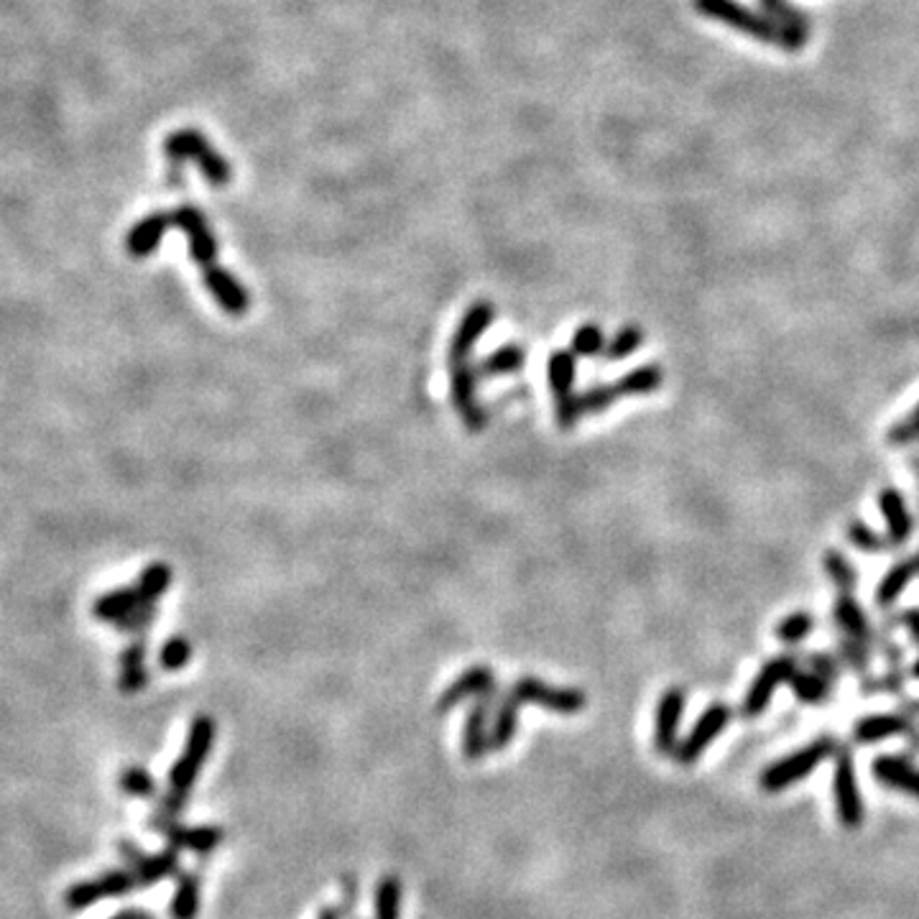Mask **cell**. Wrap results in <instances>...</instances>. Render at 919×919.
<instances>
[{
  "mask_svg": "<svg viewBox=\"0 0 919 919\" xmlns=\"http://www.w3.org/2000/svg\"><path fill=\"white\" fill-rule=\"evenodd\" d=\"M692 6L702 15H708V19L720 21L728 29L741 31V34L761 41V44L780 46L784 52H800L807 44L810 29L786 27V23L769 19L766 13L751 11L741 0H692Z\"/></svg>",
  "mask_w": 919,
  "mask_h": 919,
  "instance_id": "cell-1",
  "label": "cell"
},
{
  "mask_svg": "<svg viewBox=\"0 0 919 919\" xmlns=\"http://www.w3.org/2000/svg\"><path fill=\"white\" fill-rule=\"evenodd\" d=\"M164 154L169 156L171 164H181V167H185L187 161H195V167L202 171V177L210 181L215 189L228 187L230 177H233L230 161L226 156L215 152L210 140L195 128H179L169 134L167 140H164Z\"/></svg>",
  "mask_w": 919,
  "mask_h": 919,
  "instance_id": "cell-2",
  "label": "cell"
},
{
  "mask_svg": "<svg viewBox=\"0 0 919 919\" xmlns=\"http://www.w3.org/2000/svg\"><path fill=\"white\" fill-rule=\"evenodd\" d=\"M215 733H218V725L210 716H197L189 725L187 746L177 759V764L171 766L169 774V792L179 794V797H189V790H192L197 776H200V769L205 766L207 756H210Z\"/></svg>",
  "mask_w": 919,
  "mask_h": 919,
  "instance_id": "cell-3",
  "label": "cell"
},
{
  "mask_svg": "<svg viewBox=\"0 0 919 919\" xmlns=\"http://www.w3.org/2000/svg\"><path fill=\"white\" fill-rule=\"evenodd\" d=\"M833 749H835V743L831 739H819L815 743H810V746H805L802 751L792 753V756H786L769 766L766 772L761 774V786H764L766 792L786 790V786L805 780L815 766L823 764V761L833 753Z\"/></svg>",
  "mask_w": 919,
  "mask_h": 919,
  "instance_id": "cell-4",
  "label": "cell"
},
{
  "mask_svg": "<svg viewBox=\"0 0 919 919\" xmlns=\"http://www.w3.org/2000/svg\"><path fill=\"white\" fill-rule=\"evenodd\" d=\"M511 692L516 695L519 702H532V706L554 710L560 716H575L587 708L583 690H575V687H552L536 680V677H519L513 682Z\"/></svg>",
  "mask_w": 919,
  "mask_h": 919,
  "instance_id": "cell-5",
  "label": "cell"
},
{
  "mask_svg": "<svg viewBox=\"0 0 919 919\" xmlns=\"http://www.w3.org/2000/svg\"><path fill=\"white\" fill-rule=\"evenodd\" d=\"M171 226L189 238V255L200 269L212 267L218 259V238L207 226V218L195 205H179L171 212Z\"/></svg>",
  "mask_w": 919,
  "mask_h": 919,
  "instance_id": "cell-6",
  "label": "cell"
},
{
  "mask_svg": "<svg viewBox=\"0 0 919 919\" xmlns=\"http://www.w3.org/2000/svg\"><path fill=\"white\" fill-rule=\"evenodd\" d=\"M478 370L470 363L450 366V396L468 432H480L485 427V411L478 404Z\"/></svg>",
  "mask_w": 919,
  "mask_h": 919,
  "instance_id": "cell-7",
  "label": "cell"
},
{
  "mask_svg": "<svg viewBox=\"0 0 919 919\" xmlns=\"http://www.w3.org/2000/svg\"><path fill=\"white\" fill-rule=\"evenodd\" d=\"M728 720H731V708L723 706V702L710 706L706 713L700 716L698 723L692 725L690 735H685V741L677 743V751H675L677 761L685 766L695 764V761L702 756V751H706L710 743H713L718 735L725 731Z\"/></svg>",
  "mask_w": 919,
  "mask_h": 919,
  "instance_id": "cell-8",
  "label": "cell"
},
{
  "mask_svg": "<svg viewBox=\"0 0 919 919\" xmlns=\"http://www.w3.org/2000/svg\"><path fill=\"white\" fill-rule=\"evenodd\" d=\"M493 320H495V310H493L491 302H476V304L468 306V312L462 314L460 325L452 335L450 366H458V363L470 361V355H473L478 341L485 335V330L491 327Z\"/></svg>",
  "mask_w": 919,
  "mask_h": 919,
  "instance_id": "cell-9",
  "label": "cell"
},
{
  "mask_svg": "<svg viewBox=\"0 0 919 919\" xmlns=\"http://www.w3.org/2000/svg\"><path fill=\"white\" fill-rule=\"evenodd\" d=\"M835 807H838V817L843 827L848 831H856V827L864 825V800H860V790L856 782V769H853V761L846 751L838 756V764H835Z\"/></svg>",
  "mask_w": 919,
  "mask_h": 919,
  "instance_id": "cell-10",
  "label": "cell"
},
{
  "mask_svg": "<svg viewBox=\"0 0 919 919\" xmlns=\"http://www.w3.org/2000/svg\"><path fill=\"white\" fill-rule=\"evenodd\" d=\"M794 672H797V665H794V659L790 657L772 659L769 665L761 667L756 680H753L749 687L746 700H743V713H746L749 718H756L764 713L769 702H772V695L776 692V687L790 685V677Z\"/></svg>",
  "mask_w": 919,
  "mask_h": 919,
  "instance_id": "cell-11",
  "label": "cell"
},
{
  "mask_svg": "<svg viewBox=\"0 0 919 919\" xmlns=\"http://www.w3.org/2000/svg\"><path fill=\"white\" fill-rule=\"evenodd\" d=\"M138 881L130 871H111L95 881L74 884L72 889L64 894V901H67L70 909H87L103 899L123 897V894L134 891Z\"/></svg>",
  "mask_w": 919,
  "mask_h": 919,
  "instance_id": "cell-12",
  "label": "cell"
},
{
  "mask_svg": "<svg viewBox=\"0 0 919 919\" xmlns=\"http://www.w3.org/2000/svg\"><path fill=\"white\" fill-rule=\"evenodd\" d=\"M495 692V675L493 669H488L483 665L478 667H470L462 672L458 680L450 682V687H445L440 698H437V713L445 716L450 713L460 706V702L466 700H480L485 698V695H493Z\"/></svg>",
  "mask_w": 919,
  "mask_h": 919,
  "instance_id": "cell-13",
  "label": "cell"
},
{
  "mask_svg": "<svg viewBox=\"0 0 919 919\" xmlns=\"http://www.w3.org/2000/svg\"><path fill=\"white\" fill-rule=\"evenodd\" d=\"M685 690L682 687H669V690L659 698L657 720H654V749L659 753L677 751V733H680V723L685 716Z\"/></svg>",
  "mask_w": 919,
  "mask_h": 919,
  "instance_id": "cell-14",
  "label": "cell"
},
{
  "mask_svg": "<svg viewBox=\"0 0 919 919\" xmlns=\"http://www.w3.org/2000/svg\"><path fill=\"white\" fill-rule=\"evenodd\" d=\"M121 853H123V858L128 860V868H130V874L136 876L138 886L159 884L161 879H167V876L179 871V856L174 848L148 856V853H140L134 843L123 840Z\"/></svg>",
  "mask_w": 919,
  "mask_h": 919,
  "instance_id": "cell-15",
  "label": "cell"
},
{
  "mask_svg": "<svg viewBox=\"0 0 919 919\" xmlns=\"http://www.w3.org/2000/svg\"><path fill=\"white\" fill-rule=\"evenodd\" d=\"M152 827L154 831H159L164 838H169L174 848H187L195 853H210L220 846L222 838H226V833H222L220 827H212V825L185 827V825H179L177 819L161 817V815L152 817Z\"/></svg>",
  "mask_w": 919,
  "mask_h": 919,
  "instance_id": "cell-16",
  "label": "cell"
},
{
  "mask_svg": "<svg viewBox=\"0 0 919 919\" xmlns=\"http://www.w3.org/2000/svg\"><path fill=\"white\" fill-rule=\"evenodd\" d=\"M202 281H205V289L212 294V300L220 304V310L230 314V317H243L248 312V306H251V294H248V289L240 284V281L233 276V273L220 269V267H207L202 269Z\"/></svg>",
  "mask_w": 919,
  "mask_h": 919,
  "instance_id": "cell-17",
  "label": "cell"
},
{
  "mask_svg": "<svg viewBox=\"0 0 919 919\" xmlns=\"http://www.w3.org/2000/svg\"><path fill=\"white\" fill-rule=\"evenodd\" d=\"M493 695L476 700V706L468 710L466 723H462V756L466 761H480L491 751V731H488V720H491Z\"/></svg>",
  "mask_w": 919,
  "mask_h": 919,
  "instance_id": "cell-18",
  "label": "cell"
},
{
  "mask_svg": "<svg viewBox=\"0 0 919 919\" xmlns=\"http://www.w3.org/2000/svg\"><path fill=\"white\" fill-rule=\"evenodd\" d=\"M171 226V212H152L146 215L144 220H138L134 228L128 230L126 236V251L134 255V259H146L152 255L156 248H159L161 238L167 236Z\"/></svg>",
  "mask_w": 919,
  "mask_h": 919,
  "instance_id": "cell-19",
  "label": "cell"
},
{
  "mask_svg": "<svg viewBox=\"0 0 919 919\" xmlns=\"http://www.w3.org/2000/svg\"><path fill=\"white\" fill-rule=\"evenodd\" d=\"M879 509L886 519V542L901 546L912 536V516L897 488H884L879 493Z\"/></svg>",
  "mask_w": 919,
  "mask_h": 919,
  "instance_id": "cell-20",
  "label": "cell"
},
{
  "mask_svg": "<svg viewBox=\"0 0 919 919\" xmlns=\"http://www.w3.org/2000/svg\"><path fill=\"white\" fill-rule=\"evenodd\" d=\"M874 780L881 782L891 790L912 794L919 800V769L909 764L907 759L901 756H879L874 761Z\"/></svg>",
  "mask_w": 919,
  "mask_h": 919,
  "instance_id": "cell-21",
  "label": "cell"
},
{
  "mask_svg": "<svg viewBox=\"0 0 919 919\" xmlns=\"http://www.w3.org/2000/svg\"><path fill=\"white\" fill-rule=\"evenodd\" d=\"M519 706L521 702L516 700V695H513L511 690L507 695H501V702H499V708H495L493 725H491V751H503L507 746H511L513 739H516Z\"/></svg>",
  "mask_w": 919,
  "mask_h": 919,
  "instance_id": "cell-22",
  "label": "cell"
},
{
  "mask_svg": "<svg viewBox=\"0 0 919 919\" xmlns=\"http://www.w3.org/2000/svg\"><path fill=\"white\" fill-rule=\"evenodd\" d=\"M524 363H526L524 347H521L519 343H507V345L495 347L491 355H485V358L476 366V370L480 378H495V376L516 374V370L524 368Z\"/></svg>",
  "mask_w": 919,
  "mask_h": 919,
  "instance_id": "cell-23",
  "label": "cell"
},
{
  "mask_svg": "<svg viewBox=\"0 0 919 919\" xmlns=\"http://www.w3.org/2000/svg\"><path fill=\"white\" fill-rule=\"evenodd\" d=\"M909 723L901 716H891V713L868 716L864 720H858L856 728H853V739H856L858 743H876V741L891 739V735L905 733Z\"/></svg>",
  "mask_w": 919,
  "mask_h": 919,
  "instance_id": "cell-24",
  "label": "cell"
},
{
  "mask_svg": "<svg viewBox=\"0 0 919 919\" xmlns=\"http://www.w3.org/2000/svg\"><path fill=\"white\" fill-rule=\"evenodd\" d=\"M577 378V355L573 351H557L546 361V380L554 396L573 394Z\"/></svg>",
  "mask_w": 919,
  "mask_h": 919,
  "instance_id": "cell-25",
  "label": "cell"
},
{
  "mask_svg": "<svg viewBox=\"0 0 919 919\" xmlns=\"http://www.w3.org/2000/svg\"><path fill=\"white\" fill-rule=\"evenodd\" d=\"M665 380V370L657 363H647V366H639L616 380V391L620 399L624 396H647L654 394Z\"/></svg>",
  "mask_w": 919,
  "mask_h": 919,
  "instance_id": "cell-26",
  "label": "cell"
},
{
  "mask_svg": "<svg viewBox=\"0 0 919 919\" xmlns=\"http://www.w3.org/2000/svg\"><path fill=\"white\" fill-rule=\"evenodd\" d=\"M835 624L848 634L850 641L866 644L871 639V628H868L866 613L850 598V593H843V598L835 603Z\"/></svg>",
  "mask_w": 919,
  "mask_h": 919,
  "instance_id": "cell-27",
  "label": "cell"
},
{
  "mask_svg": "<svg viewBox=\"0 0 919 919\" xmlns=\"http://www.w3.org/2000/svg\"><path fill=\"white\" fill-rule=\"evenodd\" d=\"M140 603L136 587H118V591H111L101 595L93 606V616L97 620H107V624H118V620L126 616V613L134 610Z\"/></svg>",
  "mask_w": 919,
  "mask_h": 919,
  "instance_id": "cell-28",
  "label": "cell"
},
{
  "mask_svg": "<svg viewBox=\"0 0 919 919\" xmlns=\"http://www.w3.org/2000/svg\"><path fill=\"white\" fill-rule=\"evenodd\" d=\"M200 912V876L195 871H187L179 876L177 891H174L171 901V917L174 919H195Z\"/></svg>",
  "mask_w": 919,
  "mask_h": 919,
  "instance_id": "cell-29",
  "label": "cell"
},
{
  "mask_svg": "<svg viewBox=\"0 0 919 919\" xmlns=\"http://www.w3.org/2000/svg\"><path fill=\"white\" fill-rule=\"evenodd\" d=\"M915 575H917V562L915 560H907V562H899V565H894L889 573L884 575L879 587H876V603H879V606H891V603L899 601V595L907 591V585L912 583Z\"/></svg>",
  "mask_w": 919,
  "mask_h": 919,
  "instance_id": "cell-30",
  "label": "cell"
},
{
  "mask_svg": "<svg viewBox=\"0 0 919 919\" xmlns=\"http://www.w3.org/2000/svg\"><path fill=\"white\" fill-rule=\"evenodd\" d=\"M401 879L396 874L380 876L376 886V899H374V915L376 919H401Z\"/></svg>",
  "mask_w": 919,
  "mask_h": 919,
  "instance_id": "cell-31",
  "label": "cell"
},
{
  "mask_svg": "<svg viewBox=\"0 0 919 919\" xmlns=\"http://www.w3.org/2000/svg\"><path fill=\"white\" fill-rule=\"evenodd\" d=\"M171 585V567L167 562H152V565L144 567V573L138 575L136 593L144 603H156L164 593L169 591Z\"/></svg>",
  "mask_w": 919,
  "mask_h": 919,
  "instance_id": "cell-32",
  "label": "cell"
},
{
  "mask_svg": "<svg viewBox=\"0 0 919 919\" xmlns=\"http://www.w3.org/2000/svg\"><path fill=\"white\" fill-rule=\"evenodd\" d=\"M790 687L802 702H810V706L825 702L827 695H831V680L817 672H800L797 669V672L790 677Z\"/></svg>",
  "mask_w": 919,
  "mask_h": 919,
  "instance_id": "cell-33",
  "label": "cell"
},
{
  "mask_svg": "<svg viewBox=\"0 0 919 919\" xmlns=\"http://www.w3.org/2000/svg\"><path fill=\"white\" fill-rule=\"evenodd\" d=\"M644 345V330L639 325H624L616 335L606 343V351H603V358L608 363H618L634 355Z\"/></svg>",
  "mask_w": 919,
  "mask_h": 919,
  "instance_id": "cell-34",
  "label": "cell"
},
{
  "mask_svg": "<svg viewBox=\"0 0 919 919\" xmlns=\"http://www.w3.org/2000/svg\"><path fill=\"white\" fill-rule=\"evenodd\" d=\"M570 351H573L577 358H595V355H603V351H606V335H603L601 325H595V322L579 325L573 335V343H570Z\"/></svg>",
  "mask_w": 919,
  "mask_h": 919,
  "instance_id": "cell-35",
  "label": "cell"
},
{
  "mask_svg": "<svg viewBox=\"0 0 919 919\" xmlns=\"http://www.w3.org/2000/svg\"><path fill=\"white\" fill-rule=\"evenodd\" d=\"M823 562H825V573H827V577H831L833 583L838 585V591H840V593H850L853 587H856V579H858L856 570H853L850 562H848L846 557H843L840 552L827 550Z\"/></svg>",
  "mask_w": 919,
  "mask_h": 919,
  "instance_id": "cell-36",
  "label": "cell"
},
{
  "mask_svg": "<svg viewBox=\"0 0 919 919\" xmlns=\"http://www.w3.org/2000/svg\"><path fill=\"white\" fill-rule=\"evenodd\" d=\"M813 626L815 620L810 613L805 610H797V613H790L780 626H776V639L784 641V644H800L805 641L810 634H813Z\"/></svg>",
  "mask_w": 919,
  "mask_h": 919,
  "instance_id": "cell-37",
  "label": "cell"
},
{
  "mask_svg": "<svg viewBox=\"0 0 919 919\" xmlns=\"http://www.w3.org/2000/svg\"><path fill=\"white\" fill-rule=\"evenodd\" d=\"M577 399H579V409H583V414H603L606 409H610L620 396L616 391V384H598V386H591L583 394H577Z\"/></svg>",
  "mask_w": 919,
  "mask_h": 919,
  "instance_id": "cell-38",
  "label": "cell"
},
{
  "mask_svg": "<svg viewBox=\"0 0 919 919\" xmlns=\"http://www.w3.org/2000/svg\"><path fill=\"white\" fill-rule=\"evenodd\" d=\"M118 786L128 794V797H136V800H152L156 794V784L152 780V774L140 766L126 769V772L121 774Z\"/></svg>",
  "mask_w": 919,
  "mask_h": 919,
  "instance_id": "cell-39",
  "label": "cell"
},
{
  "mask_svg": "<svg viewBox=\"0 0 919 919\" xmlns=\"http://www.w3.org/2000/svg\"><path fill=\"white\" fill-rule=\"evenodd\" d=\"M156 613H159V610H156V603L140 601L134 610L126 613V616H123L118 624H113V626L118 628L121 634H146L148 626H152L156 620Z\"/></svg>",
  "mask_w": 919,
  "mask_h": 919,
  "instance_id": "cell-40",
  "label": "cell"
},
{
  "mask_svg": "<svg viewBox=\"0 0 919 919\" xmlns=\"http://www.w3.org/2000/svg\"><path fill=\"white\" fill-rule=\"evenodd\" d=\"M189 659H192V644L181 636H174L167 644H164L159 651V665L167 669V672H177V669L187 667Z\"/></svg>",
  "mask_w": 919,
  "mask_h": 919,
  "instance_id": "cell-41",
  "label": "cell"
},
{
  "mask_svg": "<svg viewBox=\"0 0 919 919\" xmlns=\"http://www.w3.org/2000/svg\"><path fill=\"white\" fill-rule=\"evenodd\" d=\"M848 540L858 546V550H864V552H868V554H874V552H881L886 544V540H881L879 536V532H874L871 526L868 524H864V521H853V524L848 526Z\"/></svg>",
  "mask_w": 919,
  "mask_h": 919,
  "instance_id": "cell-42",
  "label": "cell"
},
{
  "mask_svg": "<svg viewBox=\"0 0 919 919\" xmlns=\"http://www.w3.org/2000/svg\"><path fill=\"white\" fill-rule=\"evenodd\" d=\"M579 417H585V414L583 409H579V399L575 391L567 396H557V404H554V419H557V425L562 429H575Z\"/></svg>",
  "mask_w": 919,
  "mask_h": 919,
  "instance_id": "cell-43",
  "label": "cell"
},
{
  "mask_svg": "<svg viewBox=\"0 0 919 919\" xmlns=\"http://www.w3.org/2000/svg\"><path fill=\"white\" fill-rule=\"evenodd\" d=\"M919 440V407L909 414L905 421H899L897 427H891L889 442L891 445H907Z\"/></svg>",
  "mask_w": 919,
  "mask_h": 919,
  "instance_id": "cell-44",
  "label": "cell"
},
{
  "mask_svg": "<svg viewBox=\"0 0 919 919\" xmlns=\"http://www.w3.org/2000/svg\"><path fill=\"white\" fill-rule=\"evenodd\" d=\"M146 685H148V669H146V665L144 667H134V669H121V680H118L121 692L134 695V692L144 690Z\"/></svg>",
  "mask_w": 919,
  "mask_h": 919,
  "instance_id": "cell-45",
  "label": "cell"
},
{
  "mask_svg": "<svg viewBox=\"0 0 919 919\" xmlns=\"http://www.w3.org/2000/svg\"><path fill=\"white\" fill-rule=\"evenodd\" d=\"M146 651H148V644L146 639H136L130 641L126 649L121 651V669H134V667H144L146 665Z\"/></svg>",
  "mask_w": 919,
  "mask_h": 919,
  "instance_id": "cell-46",
  "label": "cell"
},
{
  "mask_svg": "<svg viewBox=\"0 0 919 919\" xmlns=\"http://www.w3.org/2000/svg\"><path fill=\"white\" fill-rule=\"evenodd\" d=\"M355 899H358V881H355L353 876H345V881H343V907H341L343 917L355 912Z\"/></svg>",
  "mask_w": 919,
  "mask_h": 919,
  "instance_id": "cell-47",
  "label": "cell"
},
{
  "mask_svg": "<svg viewBox=\"0 0 919 919\" xmlns=\"http://www.w3.org/2000/svg\"><path fill=\"white\" fill-rule=\"evenodd\" d=\"M901 624H905L909 628V634H912V639L919 644V608L905 610V616H901Z\"/></svg>",
  "mask_w": 919,
  "mask_h": 919,
  "instance_id": "cell-48",
  "label": "cell"
},
{
  "mask_svg": "<svg viewBox=\"0 0 919 919\" xmlns=\"http://www.w3.org/2000/svg\"><path fill=\"white\" fill-rule=\"evenodd\" d=\"M813 665H815V672H817V675H823V677H827V680L833 682V677H835V665H833L831 659H827V657H817V659L813 661Z\"/></svg>",
  "mask_w": 919,
  "mask_h": 919,
  "instance_id": "cell-49",
  "label": "cell"
},
{
  "mask_svg": "<svg viewBox=\"0 0 919 919\" xmlns=\"http://www.w3.org/2000/svg\"><path fill=\"white\" fill-rule=\"evenodd\" d=\"M317 919H343V912H341V907H322Z\"/></svg>",
  "mask_w": 919,
  "mask_h": 919,
  "instance_id": "cell-50",
  "label": "cell"
},
{
  "mask_svg": "<svg viewBox=\"0 0 919 919\" xmlns=\"http://www.w3.org/2000/svg\"><path fill=\"white\" fill-rule=\"evenodd\" d=\"M138 917H140V912H136V909H126V912H118L111 919H138Z\"/></svg>",
  "mask_w": 919,
  "mask_h": 919,
  "instance_id": "cell-51",
  "label": "cell"
},
{
  "mask_svg": "<svg viewBox=\"0 0 919 919\" xmlns=\"http://www.w3.org/2000/svg\"><path fill=\"white\" fill-rule=\"evenodd\" d=\"M912 677H915V680H919V659L915 661V667H912Z\"/></svg>",
  "mask_w": 919,
  "mask_h": 919,
  "instance_id": "cell-52",
  "label": "cell"
},
{
  "mask_svg": "<svg viewBox=\"0 0 919 919\" xmlns=\"http://www.w3.org/2000/svg\"><path fill=\"white\" fill-rule=\"evenodd\" d=\"M138 919H152V915H146V912H140V917Z\"/></svg>",
  "mask_w": 919,
  "mask_h": 919,
  "instance_id": "cell-53",
  "label": "cell"
},
{
  "mask_svg": "<svg viewBox=\"0 0 919 919\" xmlns=\"http://www.w3.org/2000/svg\"><path fill=\"white\" fill-rule=\"evenodd\" d=\"M915 562H917V575H919V557H915Z\"/></svg>",
  "mask_w": 919,
  "mask_h": 919,
  "instance_id": "cell-54",
  "label": "cell"
},
{
  "mask_svg": "<svg viewBox=\"0 0 919 919\" xmlns=\"http://www.w3.org/2000/svg\"><path fill=\"white\" fill-rule=\"evenodd\" d=\"M917 473H919V460H917Z\"/></svg>",
  "mask_w": 919,
  "mask_h": 919,
  "instance_id": "cell-55",
  "label": "cell"
}]
</instances>
